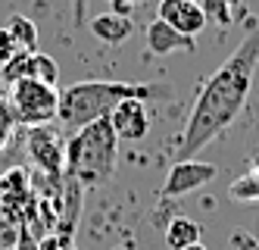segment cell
<instances>
[{
  "mask_svg": "<svg viewBox=\"0 0 259 250\" xmlns=\"http://www.w3.org/2000/svg\"><path fill=\"white\" fill-rule=\"evenodd\" d=\"M256 69H259V22L200 88L178 141V160H197L203 147L212 144L222 131L234 125L240 110L250 100Z\"/></svg>",
  "mask_w": 259,
  "mask_h": 250,
  "instance_id": "6da1fadb",
  "label": "cell"
},
{
  "mask_svg": "<svg viewBox=\"0 0 259 250\" xmlns=\"http://www.w3.org/2000/svg\"><path fill=\"white\" fill-rule=\"evenodd\" d=\"M10 110L19 125L34 128V125H50L60 116V91L53 85H44L38 79H22L10 85L7 91Z\"/></svg>",
  "mask_w": 259,
  "mask_h": 250,
  "instance_id": "277c9868",
  "label": "cell"
},
{
  "mask_svg": "<svg viewBox=\"0 0 259 250\" xmlns=\"http://www.w3.org/2000/svg\"><path fill=\"white\" fill-rule=\"evenodd\" d=\"M109 4H113V0H109Z\"/></svg>",
  "mask_w": 259,
  "mask_h": 250,
  "instance_id": "cb8c5ba5",
  "label": "cell"
},
{
  "mask_svg": "<svg viewBox=\"0 0 259 250\" xmlns=\"http://www.w3.org/2000/svg\"><path fill=\"white\" fill-rule=\"evenodd\" d=\"M197 4H200V0H197Z\"/></svg>",
  "mask_w": 259,
  "mask_h": 250,
  "instance_id": "d4e9b609",
  "label": "cell"
},
{
  "mask_svg": "<svg viewBox=\"0 0 259 250\" xmlns=\"http://www.w3.org/2000/svg\"><path fill=\"white\" fill-rule=\"evenodd\" d=\"M57 250H78V247H75V241H69V244H60Z\"/></svg>",
  "mask_w": 259,
  "mask_h": 250,
  "instance_id": "44dd1931",
  "label": "cell"
},
{
  "mask_svg": "<svg viewBox=\"0 0 259 250\" xmlns=\"http://www.w3.org/2000/svg\"><path fill=\"white\" fill-rule=\"evenodd\" d=\"M0 79H4L7 85H16V82H22V79H31V53L19 50L10 63L0 66Z\"/></svg>",
  "mask_w": 259,
  "mask_h": 250,
  "instance_id": "9a60e30c",
  "label": "cell"
},
{
  "mask_svg": "<svg viewBox=\"0 0 259 250\" xmlns=\"http://www.w3.org/2000/svg\"><path fill=\"white\" fill-rule=\"evenodd\" d=\"M25 147L31 166L50 178V185H60L66 175V147L69 141L63 138L60 125H34L25 131Z\"/></svg>",
  "mask_w": 259,
  "mask_h": 250,
  "instance_id": "5b68a950",
  "label": "cell"
},
{
  "mask_svg": "<svg viewBox=\"0 0 259 250\" xmlns=\"http://www.w3.org/2000/svg\"><path fill=\"white\" fill-rule=\"evenodd\" d=\"M116 160H119V138L106 116V119H97V122L78 128L69 138L66 175L75 178L81 188H97L113 178Z\"/></svg>",
  "mask_w": 259,
  "mask_h": 250,
  "instance_id": "3957f363",
  "label": "cell"
},
{
  "mask_svg": "<svg viewBox=\"0 0 259 250\" xmlns=\"http://www.w3.org/2000/svg\"><path fill=\"white\" fill-rule=\"evenodd\" d=\"M172 88L169 85H138V82H103V79H88L75 82L66 91H60V125H66L72 134L78 128L106 119L122 100H169Z\"/></svg>",
  "mask_w": 259,
  "mask_h": 250,
  "instance_id": "7a4b0ae2",
  "label": "cell"
},
{
  "mask_svg": "<svg viewBox=\"0 0 259 250\" xmlns=\"http://www.w3.org/2000/svg\"><path fill=\"white\" fill-rule=\"evenodd\" d=\"M109 125H113L119 141H144L150 134V113L144 100H122L109 113Z\"/></svg>",
  "mask_w": 259,
  "mask_h": 250,
  "instance_id": "ba28073f",
  "label": "cell"
},
{
  "mask_svg": "<svg viewBox=\"0 0 259 250\" xmlns=\"http://www.w3.org/2000/svg\"><path fill=\"white\" fill-rule=\"evenodd\" d=\"M16 53H19V47H16V41L10 38V31H7L4 25H0V66H4V63H10Z\"/></svg>",
  "mask_w": 259,
  "mask_h": 250,
  "instance_id": "d6986e66",
  "label": "cell"
},
{
  "mask_svg": "<svg viewBox=\"0 0 259 250\" xmlns=\"http://www.w3.org/2000/svg\"><path fill=\"white\" fill-rule=\"evenodd\" d=\"M203 13H206V22L228 28L237 16H244V0H203Z\"/></svg>",
  "mask_w": 259,
  "mask_h": 250,
  "instance_id": "4fadbf2b",
  "label": "cell"
},
{
  "mask_svg": "<svg viewBox=\"0 0 259 250\" xmlns=\"http://www.w3.org/2000/svg\"><path fill=\"white\" fill-rule=\"evenodd\" d=\"M203 241L200 225L188 216H175L165 222V247L169 250H184V247H194Z\"/></svg>",
  "mask_w": 259,
  "mask_h": 250,
  "instance_id": "8fae6325",
  "label": "cell"
},
{
  "mask_svg": "<svg viewBox=\"0 0 259 250\" xmlns=\"http://www.w3.org/2000/svg\"><path fill=\"white\" fill-rule=\"evenodd\" d=\"M19 238H22V225L0 206V250H16L19 247Z\"/></svg>",
  "mask_w": 259,
  "mask_h": 250,
  "instance_id": "2e32d148",
  "label": "cell"
},
{
  "mask_svg": "<svg viewBox=\"0 0 259 250\" xmlns=\"http://www.w3.org/2000/svg\"><path fill=\"white\" fill-rule=\"evenodd\" d=\"M132 31H135L132 19L122 13H103L97 19H91V34L103 44H122L125 38H132Z\"/></svg>",
  "mask_w": 259,
  "mask_h": 250,
  "instance_id": "30bf717a",
  "label": "cell"
},
{
  "mask_svg": "<svg viewBox=\"0 0 259 250\" xmlns=\"http://www.w3.org/2000/svg\"><path fill=\"white\" fill-rule=\"evenodd\" d=\"M16 125H19V122H16L13 110H10V100L0 97V153H4V147L10 144V134H13Z\"/></svg>",
  "mask_w": 259,
  "mask_h": 250,
  "instance_id": "ac0fdd59",
  "label": "cell"
},
{
  "mask_svg": "<svg viewBox=\"0 0 259 250\" xmlns=\"http://www.w3.org/2000/svg\"><path fill=\"white\" fill-rule=\"evenodd\" d=\"M231 194H234L237 200H259V166L250 169L244 178H237V182L231 185Z\"/></svg>",
  "mask_w": 259,
  "mask_h": 250,
  "instance_id": "e0dca14e",
  "label": "cell"
},
{
  "mask_svg": "<svg viewBox=\"0 0 259 250\" xmlns=\"http://www.w3.org/2000/svg\"><path fill=\"white\" fill-rule=\"evenodd\" d=\"M113 4H138V0H113Z\"/></svg>",
  "mask_w": 259,
  "mask_h": 250,
  "instance_id": "603a6c76",
  "label": "cell"
},
{
  "mask_svg": "<svg viewBox=\"0 0 259 250\" xmlns=\"http://www.w3.org/2000/svg\"><path fill=\"white\" fill-rule=\"evenodd\" d=\"M215 175H219V169L212 163H203V160H178L169 169V175H165V182L159 188V197L162 200L184 197V194H191V191L209 185Z\"/></svg>",
  "mask_w": 259,
  "mask_h": 250,
  "instance_id": "8992f818",
  "label": "cell"
},
{
  "mask_svg": "<svg viewBox=\"0 0 259 250\" xmlns=\"http://www.w3.org/2000/svg\"><path fill=\"white\" fill-rule=\"evenodd\" d=\"M156 19H162L165 25H172L178 34L184 38H197L206 28V13L197 0H159L156 7Z\"/></svg>",
  "mask_w": 259,
  "mask_h": 250,
  "instance_id": "52a82bcc",
  "label": "cell"
},
{
  "mask_svg": "<svg viewBox=\"0 0 259 250\" xmlns=\"http://www.w3.org/2000/svg\"><path fill=\"white\" fill-rule=\"evenodd\" d=\"M184 250H206V244L200 241V244H194V247H184Z\"/></svg>",
  "mask_w": 259,
  "mask_h": 250,
  "instance_id": "7402d4cb",
  "label": "cell"
},
{
  "mask_svg": "<svg viewBox=\"0 0 259 250\" xmlns=\"http://www.w3.org/2000/svg\"><path fill=\"white\" fill-rule=\"evenodd\" d=\"M147 50L156 53V56H169V53H178V50H194V38H184L172 25H165L162 19H153V22L147 25Z\"/></svg>",
  "mask_w": 259,
  "mask_h": 250,
  "instance_id": "9c48e42d",
  "label": "cell"
},
{
  "mask_svg": "<svg viewBox=\"0 0 259 250\" xmlns=\"http://www.w3.org/2000/svg\"><path fill=\"white\" fill-rule=\"evenodd\" d=\"M16 250H38V241H34L25 228H22V238H19V247H16Z\"/></svg>",
  "mask_w": 259,
  "mask_h": 250,
  "instance_id": "ffe728a7",
  "label": "cell"
},
{
  "mask_svg": "<svg viewBox=\"0 0 259 250\" xmlns=\"http://www.w3.org/2000/svg\"><path fill=\"white\" fill-rule=\"evenodd\" d=\"M31 79H38L44 85L57 88V82H60V66L53 63V56H47L44 50H34L31 53Z\"/></svg>",
  "mask_w": 259,
  "mask_h": 250,
  "instance_id": "5bb4252c",
  "label": "cell"
},
{
  "mask_svg": "<svg viewBox=\"0 0 259 250\" xmlns=\"http://www.w3.org/2000/svg\"><path fill=\"white\" fill-rule=\"evenodd\" d=\"M4 28L10 31V38L16 41V47H19V50H25V53H34V50H38V25H34L28 16L13 13V16L7 19Z\"/></svg>",
  "mask_w": 259,
  "mask_h": 250,
  "instance_id": "7c38bea8",
  "label": "cell"
}]
</instances>
